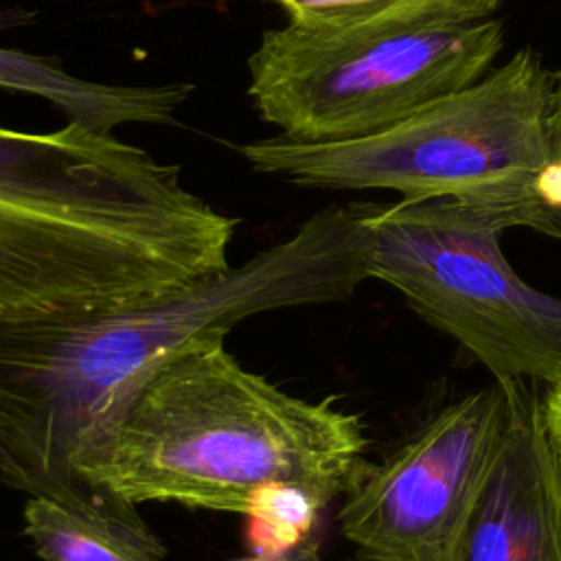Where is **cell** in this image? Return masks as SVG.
Instances as JSON below:
<instances>
[{
    "label": "cell",
    "mask_w": 561,
    "mask_h": 561,
    "mask_svg": "<svg viewBox=\"0 0 561 561\" xmlns=\"http://www.w3.org/2000/svg\"><path fill=\"white\" fill-rule=\"evenodd\" d=\"M234 561H324V557L320 552V537L316 535L285 548H276L270 552H261V554H252Z\"/></svg>",
    "instance_id": "5bb4252c"
},
{
    "label": "cell",
    "mask_w": 561,
    "mask_h": 561,
    "mask_svg": "<svg viewBox=\"0 0 561 561\" xmlns=\"http://www.w3.org/2000/svg\"><path fill=\"white\" fill-rule=\"evenodd\" d=\"M300 24H348L383 13L399 0H274Z\"/></svg>",
    "instance_id": "7c38bea8"
},
{
    "label": "cell",
    "mask_w": 561,
    "mask_h": 561,
    "mask_svg": "<svg viewBox=\"0 0 561 561\" xmlns=\"http://www.w3.org/2000/svg\"><path fill=\"white\" fill-rule=\"evenodd\" d=\"M502 48V24L401 20L270 28L248 59L263 121L302 142L362 138L478 81Z\"/></svg>",
    "instance_id": "277c9868"
},
{
    "label": "cell",
    "mask_w": 561,
    "mask_h": 561,
    "mask_svg": "<svg viewBox=\"0 0 561 561\" xmlns=\"http://www.w3.org/2000/svg\"><path fill=\"white\" fill-rule=\"evenodd\" d=\"M364 280L362 204H348L178 291L0 316V480L26 495L77 484L75 458L175 351L256 313L348 300Z\"/></svg>",
    "instance_id": "6da1fadb"
},
{
    "label": "cell",
    "mask_w": 561,
    "mask_h": 561,
    "mask_svg": "<svg viewBox=\"0 0 561 561\" xmlns=\"http://www.w3.org/2000/svg\"><path fill=\"white\" fill-rule=\"evenodd\" d=\"M110 272V230L81 210L0 188V316L94 305Z\"/></svg>",
    "instance_id": "ba28073f"
},
{
    "label": "cell",
    "mask_w": 561,
    "mask_h": 561,
    "mask_svg": "<svg viewBox=\"0 0 561 561\" xmlns=\"http://www.w3.org/2000/svg\"><path fill=\"white\" fill-rule=\"evenodd\" d=\"M138 504L83 482L28 495L22 519L42 561H167Z\"/></svg>",
    "instance_id": "9c48e42d"
},
{
    "label": "cell",
    "mask_w": 561,
    "mask_h": 561,
    "mask_svg": "<svg viewBox=\"0 0 561 561\" xmlns=\"http://www.w3.org/2000/svg\"><path fill=\"white\" fill-rule=\"evenodd\" d=\"M500 0H399L386 13L401 20L465 22L489 18Z\"/></svg>",
    "instance_id": "4fadbf2b"
},
{
    "label": "cell",
    "mask_w": 561,
    "mask_h": 561,
    "mask_svg": "<svg viewBox=\"0 0 561 561\" xmlns=\"http://www.w3.org/2000/svg\"><path fill=\"white\" fill-rule=\"evenodd\" d=\"M0 88L39 96L68 121L107 134L129 123H169L191 92L188 83L123 85L88 81L44 57L4 46H0Z\"/></svg>",
    "instance_id": "30bf717a"
},
{
    "label": "cell",
    "mask_w": 561,
    "mask_h": 561,
    "mask_svg": "<svg viewBox=\"0 0 561 561\" xmlns=\"http://www.w3.org/2000/svg\"><path fill=\"white\" fill-rule=\"evenodd\" d=\"M543 419L552 447L561 460V383L546 386L543 390Z\"/></svg>",
    "instance_id": "9a60e30c"
},
{
    "label": "cell",
    "mask_w": 561,
    "mask_h": 561,
    "mask_svg": "<svg viewBox=\"0 0 561 561\" xmlns=\"http://www.w3.org/2000/svg\"><path fill=\"white\" fill-rule=\"evenodd\" d=\"M554 75L530 48L388 129L351 140L285 136L241 145L261 173L316 188H390L403 199H460L528 226L552 162Z\"/></svg>",
    "instance_id": "3957f363"
},
{
    "label": "cell",
    "mask_w": 561,
    "mask_h": 561,
    "mask_svg": "<svg viewBox=\"0 0 561 561\" xmlns=\"http://www.w3.org/2000/svg\"><path fill=\"white\" fill-rule=\"evenodd\" d=\"M550 131L552 162L537 182V204L530 213L526 228L561 239V72L554 75Z\"/></svg>",
    "instance_id": "8fae6325"
},
{
    "label": "cell",
    "mask_w": 561,
    "mask_h": 561,
    "mask_svg": "<svg viewBox=\"0 0 561 561\" xmlns=\"http://www.w3.org/2000/svg\"><path fill=\"white\" fill-rule=\"evenodd\" d=\"M508 412L495 379L432 414L379 462L357 467L337 511L357 561H451Z\"/></svg>",
    "instance_id": "8992f818"
},
{
    "label": "cell",
    "mask_w": 561,
    "mask_h": 561,
    "mask_svg": "<svg viewBox=\"0 0 561 561\" xmlns=\"http://www.w3.org/2000/svg\"><path fill=\"white\" fill-rule=\"evenodd\" d=\"M208 333L158 364L75 458V478L134 504L245 515L265 489L340 500L368 445L337 397L307 401L248 370Z\"/></svg>",
    "instance_id": "7a4b0ae2"
},
{
    "label": "cell",
    "mask_w": 561,
    "mask_h": 561,
    "mask_svg": "<svg viewBox=\"0 0 561 561\" xmlns=\"http://www.w3.org/2000/svg\"><path fill=\"white\" fill-rule=\"evenodd\" d=\"M504 381L506 423L451 561H561V460L548 436L543 390L526 379Z\"/></svg>",
    "instance_id": "52a82bcc"
},
{
    "label": "cell",
    "mask_w": 561,
    "mask_h": 561,
    "mask_svg": "<svg viewBox=\"0 0 561 561\" xmlns=\"http://www.w3.org/2000/svg\"><path fill=\"white\" fill-rule=\"evenodd\" d=\"M364 267L451 335L495 379L561 383V298L528 285L502 252L511 210L460 199L362 204Z\"/></svg>",
    "instance_id": "5b68a950"
}]
</instances>
